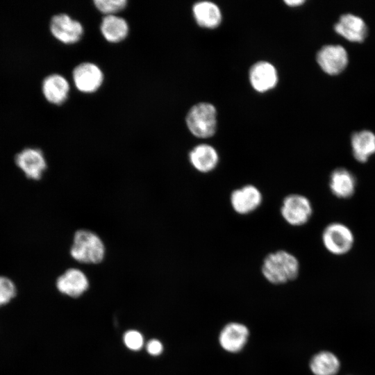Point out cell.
<instances>
[{"label": "cell", "instance_id": "obj_24", "mask_svg": "<svg viewBox=\"0 0 375 375\" xmlns=\"http://www.w3.org/2000/svg\"><path fill=\"white\" fill-rule=\"evenodd\" d=\"M126 0H95L94 3L96 8L106 15H115L122 10L126 6Z\"/></svg>", "mask_w": 375, "mask_h": 375}, {"label": "cell", "instance_id": "obj_26", "mask_svg": "<svg viewBox=\"0 0 375 375\" xmlns=\"http://www.w3.org/2000/svg\"><path fill=\"white\" fill-rule=\"evenodd\" d=\"M285 3L289 6H298L304 3L302 0H290L285 1Z\"/></svg>", "mask_w": 375, "mask_h": 375}, {"label": "cell", "instance_id": "obj_5", "mask_svg": "<svg viewBox=\"0 0 375 375\" xmlns=\"http://www.w3.org/2000/svg\"><path fill=\"white\" fill-rule=\"evenodd\" d=\"M55 286L61 295L71 299H78L89 290L90 282L83 271L72 267L57 277Z\"/></svg>", "mask_w": 375, "mask_h": 375}, {"label": "cell", "instance_id": "obj_20", "mask_svg": "<svg viewBox=\"0 0 375 375\" xmlns=\"http://www.w3.org/2000/svg\"><path fill=\"white\" fill-rule=\"evenodd\" d=\"M193 14L197 24L204 28H216L219 25L222 19L219 8L210 1L195 3L193 6Z\"/></svg>", "mask_w": 375, "mask_h": 375}, {"label": "cell", "instance_id": "obj_21", "mask_svg": "<svg viewBox=\"0 0 375 375\" xmlns=\"http://www.w3.org/2000/svg\"><path fill=\"white\" fill-rule=\"evenodd\" d=\"M309 366L314 375H335L340 364L335 354L324 351L312 356Z\"/></svg>", "mask_w": 375, "mask_h": 375}, {"label": "cell", "instance_id": "obj_9", "mask_svg": "<svg viewBox=\"0 0 375 375\" xmlns=\"http://www.w3.org/2000/svg\"><path fill=\"white\" fill-rule=\"evenodd\" d=\"M249 336L247 326L239 322H229L221 330L219 343L226 351L235 353L241 351L246 346Z\"/></svg>", "mask_w": 375, "mask_h": 375}, {"label": "cell", "instance_id": "obj_16", "mask_svg": "<svg viewBox=\"0 0 375 375\" xmlns=\"http://www.w3.org/2000/svg\"><path fill=\"white\" fill-rule=\"evenodd\" d=\"M189 160L195 169L202 173H208L217 165L219 156L214 147L209 144H201L190 151Z\"/></svg>", "mask_w": 375, "mask_h": 375}, {"label": "cell", "instance_id": "obj_15", "mask_svg": "<svg viewBox=\"0 0 375 375\" xmlns=\"http://www.w3.org/2000/svg\"><path fill=\"white\" fill-rule=\"evenodd\" d=\"M356 179L346 168L338 167L331 173L329 188L333 195L340 199H348L355 192Z\"/></svg>", "mask_w": 375, "mask_h": 375}, {"label": "cell", "instance_id": "obj_1", "mask_svg": "<svg viewBox=\"0 0 375 375\" xmlns=\"http://www.w3.org/2000/svg\"><path fill=\"white\" fill-rule=\"evenodd\" d=\"M261 271L269 283L275 285L283 284L297 277L299 262L292 253L278 250L269 253L265 258Z\"/></svg>", "mask_w": 375, "mask_h": 375}, {"label": "cell", "instance_id": "obj_12", "mask_svg": "<svg viewBox=\"0 0 375 375\" xmlns=\"http://www.w3.org/2000/svg\"><path fill=\"white\" fill-rule=\"evenodd\" d=\"M230 199L232 208L237 213L246 215L259 207L262 197L256 186L247 185L233 191Z\"/></svg>", "mask_w": 375, "mask_h": 375}, {"label": "cell", "instance_id": "obj_25", "mask_svg": "<svg viewBox=\"0 0 375 375\" xmlns=\"http://www.w3.org/2000/svg\"><path fill=\"white\" fill-rule=\"evenodd\" d=\"M144 350L149 356L157 358L163 354L165 344L161 340L157 338H152L146 341Z\"/></svg>", "mask_w": 375, "mask_h": 375}, {"label": "cell", "instance_id": "obj_17", "mask_svg": "<svg viewBox=\"0 0 375 375\" xmlns=\"http://www.w3.org/2000/svg\"><path fill=\"white\" fill-rule=\"evenodd\" d=\"M42 89L47 101L54 104H61L68 97L69 85L64 76L52 74L44 79Z\"/></svg>", "mask_w": 375, "mask_h": 375}, {"label": "cell", "instance_id": "obj_23", "mask_svg": "<svg viewBox=\"0 0 375 375\" xmlns=\"http://www.w3.org/2000/svg\"><path fill=\"white\" fill-rule=\"evenodd\" d=\"M15 283L8 277L0 276V307L9 304L17 296Z\"/></svg>", "mask_w": 375, "mask_h": 375}, {"label": "cell", "instance_id": "obj_4", "mask_svg": "<svg viewBox=\"0 0 375 375\" xmlns=\"http://www.w3.org/2000/svg\"><path fill=\"white\" fill-rule=\"evenodd\" d=\"M322 240L326 250L337 256L348 253L354 243V236L351 229L340 222L327 225L323 231Z\"/></svg>", "mask_w": 375, "mask_h": 375}, {"label": "cell", "instance_id": "obj_18", "mask_svg": "<svg viewBox=\"0 0 375 375\" xmlns=\"http://www.w3.org/2000/svg\"><path fill=\"white\" fill-rule=\"evenodd\" d=\"M351 146L354 158L365 162L375 153V134L369 130H362L352 133Z\"/></svg>", "mask_w": 375, "mask_h": 375}, {"label": "cell", "instance_id": "obj_10", "mask_svg": "<svg viewBox=\"0 0 375 375\" xmlns=\"http://www.w3.org/2000/svg\"><path fill=\"white\" fill-rule=\"evenodd\" d=\"M15 163L26 176L32 180L42 178L47 168L42 151L36 148H26L15 156Z\"/></svg>", "mask_w": 375, "mask_h": 375}, {"label": "cell", "instance_id": "obj_13", "mask_svg": "<svg viewBox=\"0 0 375 375\" xmlns=\"http://www.w3.org/2000/svg\"><path fill=\"white\" fill-rule=\"evenodd\" d=\"M334 30L346 40L353 42L364 41L367 35V26L365 21L352 13L342 15L334 25Z\"/></svg>", "mask_w": 375, "mask_h": 375}, {"label": "cell", "instance_id": "obj_14", "mask_svg": "<svg viewBox=\"0 0 375 375\" xmlns=\"http://www.w3.org/2000/svg\"><path fill=\"white\" fill-rule=\"evenodd\" d=\"M275 67L265 61L254 64L249 71V80L253 88L258 92H264L273 88L277 83Z\"/></svg>", "mask_w": 375, "mask_h": 375}, {"label": "cell", "instance_id": "obj_22", "mask_svg": "<svg viewBox=\"0 0 375 375\" xmlns=\"http://www.w3.org/2000/svg\"><path fill=\"white\" fill-rule=\"evenodd\" d=\"M122 343L127 350L138 353L144 350L146 338L140 331L129 328L122 335Z\"/></svg>", "mask_w": 375, "mask_h": 375}, {"label": "cell", "instance_id": "obj_8", "mask_svg": "<svg viewBox=\"0 0 375 375\" xmlns=\"http://www.w3.org/2000/svg\"><path fill=\"white\" fill-rule=\"evenodd\" d=\"M49 28L52 35L65 44L76 43L83 33L82 24L65 13L54 15L51 19Z\"/></svg>", "mask_w": 375, "mask_h": 375}, {"label": "cell", "instance_id": "obj_2", "mask_svg": "<svg viewBox=\"0 0 375 375\" xmlns=\"http://www.w3.org/2000/svg\"><path fill=\"white\" fill-rule=\"evenodd\" d=\"M105 245L95 233L85 229L77 231L70 249L71 256L84 264H99L105 256Z\"/></svg>", "mask_w": 375, "mask_h": 375}, {"label": "cell", "instance_id": "obj_3", "mask_svg": "<svg viewBox=\"0 0 375 375\" xmlns=\"http://www.w3.org/2000/svg\"><path fill=\"white\" fill-rule=\"evenodd\" d=\"M187 126L197 138L212 136L217 126L216 109L210 103H199L192 106L186 117Z\"/></svg>", "mask_w": 375, "mask_h": 375}, {"label": "cell", "instance_id": "obj_11", "mask_svg": "<svg viewBox=\"0 0 375 375\" xmlns=\"http://www.w3.org/2000/svg\"><path fill=\"white\" fill-rule=\"evenodd\" d=\"M73 80L79 91L91 93L100 88L103 83V74L97 65L92 62H83L74 68Z\"/></svg>", "mask_w": 375, "mask_h": 375}, {"label": "cell", "instance_id": "obj_6", "mask_svg": "<svg viewBox=\"0 0 375 375\" xmlns=\"http://www.w3.org/2000/svg\"><path fill=\"white\" fill-rule=\"evenodd\" d=\"M281 212L289 224L301 226L307 223L312 216V204L305 196L291 194L284 198Z\"/></svg>", "mask_w": 375, "mask_h": 375}, {"label": "cell", "instance_id": "obj_7", "mask_svg": "<svg viewBox=\"0 0 375 375\" xmlns=\"http://www.w3.org/2000/svg\"><path fill=\"white\" fill-rule=\"evenodd\" d=\"M316 59L321 69L329 75L341 73L349 62L347 50L340 44L323 46L318 51Z\"/></svg>", "mask_w": 375, "mask_h": 375}, {"label": "cell", "instance_id": "obj_19", "mask_svg": "<svg viewBox=\"0 0 375 375\" xmlns=\"http://www.w3.org/2000/svg\"><path fill=\"white\" fill-rule=\"evenodd\" d=\"M104 38L110 42H119L128 35V25L126 21L115 15H106L100 26Z\"/></svg>", "mask_w": 375, "mask_h": 375}]
</instances>
